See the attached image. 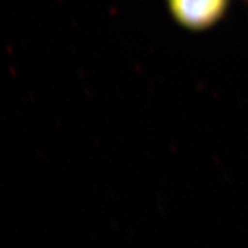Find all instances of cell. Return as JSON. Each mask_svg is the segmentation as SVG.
I'll return each mask as SVG.
<instances>
[{
  "mask_svg": "<svg viewBox=\"0 0 248 248\" xmlns=\"http://www.w3.org/2000/svg\"><path fill=\"white\" fill-rule=\"evenodd\" d=\"M173 18L190 31L214 26L226 14L230 0H167Z\"/></svg>",
  "mask_w": 248,
  "mask_h": 248,
  "instance_id": "1",
  "label": "cell"
}]
</instances>
